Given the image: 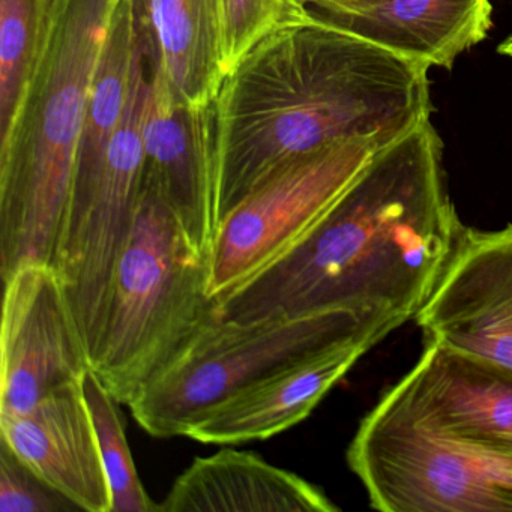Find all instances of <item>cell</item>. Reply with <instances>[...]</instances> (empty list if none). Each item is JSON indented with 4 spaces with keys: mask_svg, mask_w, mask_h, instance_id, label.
I'll use <instances>...</instances> for the list:
<instances>
[{
    "mask_svg": "<svg viewBox=\"0 0 512 512\" xmlns=\"http://www.w3.org/2000/svg\"><path fill=\"white\" fill-rule=\"evenodd\" d=\"M308 7H319V5L326 4H338V2H344V0H305Z\"/></svg>",
    "mask_w": 512,
    "mask_h": 512,
    "instance_id": "22",
    "label": "cell"
},
{
    "mask_svg": "<svg viewBox=\"0 0 512 512\" xmlns=\"http://www.w3.org/2000/svg\"><path fill=\"white\" fill-rule=\"evenodd\" d=\"M392 331L350 311L247 322L217 313L128 407L151 436L187 437L206 413L287 362L353 335L376 332L386 337Z\"/></svg>",
    "mask_w": 512,
    "mask_h": 512,
    "instance_id": "5",
    "label": "cell"
},
{
    "mask_svg": "<svg viewBox=\"0 0 512 512\" xmlns=\"http://www.w3.org/2000/svg\"><path fill=\"white\" fill-rule=\"evenodd\" d=\"M149 64L181 103L206 109L229 70L223 0H140Z\"/></svg>",
    "mask_w": 512,
    "mask_h": 512,
    "instance_id": "16",
    "label": "cell"
},
{
    "mask_svg": "<svg viewBox=\"0 0 512 512\" xmlns=\"http://www.w3.org/2000/svg\"><path fill=\"white\" fill-rule=\"evenodd\" d=\"M124 0H55L13 127L0 139V274L53 265L101 55Z\"/></svg>",
    "mask_w": 512,
    "mask_h": 512,
    "instance_id": "3",
    "label": "cell"
},
{
    "mask_svg": "<svg viewBox=\"0 0 512 512\" xmlns=\"http://www.w3.org/2000/svg\"><path fill=\"white\" fill-rule=\"evenodd\" d=\"M82 511L0 443V512Z\"/></svg>",
    "mask_w": 512,
    "mask_h": 512,
    "instance_id": "20",
    "label": "cell"
},
{
    "mask_svg": "<svg viewBox=\"0 0 512 512\" xmlns=\"http://www.w3.org/2000/svg\"><path fill=\"white\" fill-rule=\"evenodd\" d=\"M382 148L355 137L284 161L218 224L211 251L215 299L259 274L298 244Z\"/></svg>",
    "mask_w": 512,
    "mask_h": 512,
    "instance_id": "7",
    "label": "cell"
},
{
    "mask_svg": "<svg viewBox=\"0 0 512 512\" xmlns=\"http://www.w3.org/2000/svg\"><path fill=\"white\" fill-rule=\"evenodd\" d=\"M464 226L430 119L380 148L286 254L217 299L224 319L350 311L400 328L415 319Z\"/></svg>",
    "mask_w": 512,
    "mask_h": 512,
    "instance_id": "1",
    "label": "cell"
},
{
    "mask_svg": "<svg viewBox=\"0 0 512 512\" xmlns=\"http://www.w3.org/2000/svg\"><path fill=\"white\" fill-rule=\"evenodd\" d=\"M325 491L248 451L197 457L173 482L161 512H335Z\"/></svg>",
    "mask_w": 512,
    "mask_h": 512,
    "instance_id": "15",
    "label": "cell"
},
{
    "mask_svg": "<svg viewBox=\"0 0 512 512\" xmlns=\"http://www.w3.org/2000/svg\"><path fill=\"white\" fill-rule=\"evenodd\" d=\"M91 355L64 283L50 263L29 262L4 278L0 415L32 409L82 382Z\"/></svg>",
    "mask_w": 512,
    "mask_h": 512,
    "instance_id": "8",
    "label": "cell"
},
{
    "mask_svg": "<svg viewBox=\"0 0 512 512\" xmlns=\"http://www.w3.org/2000/svg\"><path fill=\"white\" fill-rule=\"evenodd\" d=\"M389 395L419 424L512 463V376L425 341Z\"/></svg>",
    "mask_w": 512,
    "mask_h": 512,
    "instance_id": "10",
    "label": "cell"
},
{
    "mask_svg": "<svg viewBox=\"0 0 512 512\" xmlns=\"http://www.w3.org/2000/svg\"><path fill=\"white\" fill-rule=\"evenodd\" d=\"M55 0H0V139L16 121L52 25Z\"/></svg>",
    "mask_w": 512,
    "mask_h": 512,
    "instance_id": "17",
    "label": "cell"
},
{
    "mask_svg": "<svg viewBox=\"0 0 512 512\" xmlns=\"http://www.w3.org/2000/svg\"><path fill=\"white\" fill-rule=\"evenodd\" d=\"M347 464L377 511H512V463L424 427L388 392L359 424Z\"/></svg>",
    "mask_w": 512,
    "mask_h": 512,
    "instance_id": "6",
    "label": "cell"
},
{
    "mask_svg": "<svg viewBox=\"0 0 512 512\" xmlns=\"http://www.w3.org/2000/svg\"><path fill=\"white\" fill-rule=\"evenodd\" d=\"M413 320L428 343L512 376V223L464 227Z\"/></svg>",
    "mask_w": 512,
    "mask_h": 512,
    "instance_id": "9",
    "label": "cell"
},
{
    "mask_svg": "<svg viewBox=\"0 0 512 512\" xmlns=\"http://www.w3.org/2000/svg\"><path fill=\"white\" fill-rule=\"evenodd\" d=\"M148 70L143 185L170 206L194 244L211 253L218 229L214 104L185 106L149 61Z\"/></svg>",
    "mask_w": 512,
    "mask_h": 512,
    "instance_id": "11",
    "label": "cell"
},
{
    "mask_svg": "<svg viewBox=\"0 0 512 512\" xmlns=\"http://www.w3.org/2000/svg\"><path fill=\"white\" fill-rule=\"evenodd\" d=\"M310 16L305 0H223L229 73L266 38Z\"/></svg>",
    "mask_w": 512,
    "mask_h": 512,
    "instance_id": "19",
    "label": "cell"
},
{
    "mask_svg": "<svg viewBox=\"0 0 512 512\" xmlns=\"http://www.w3.org/2000/svg\"><path fill=\"white\" fill-rule=\"evenodd\" d=\"M497 52H499L500 55L512 58V35L511 37L506 38V40L497 47Z\"/></svg>",
    "mask_w": 512,
    "mask_h": 512,
    "instance_id": "21",
    "label": "cell"
},
{
    "mask_svg": "<svg viewBox=\"0 0 512 512\" xmlns=\"http://www.w3.org/2000/svg\"><path fill=\"white\" fill-rule=\"evenodd\" d=\"M331 25L422 67L452 68L487 38L490 0H344L310 7Z\"/></svg>",
    "mask_w": 512,
    "mask_h": 512,
    "instance_id": "14",
    "label": "cell"
},
{
    "mask_svg": "<svg viewBox=\"0 0 512 512\" xmlns=\"http://www.w3.org/2000/svg\"><path fill=\"white\" fill-rule=\"evenodd\" d=\"M217 313L211 253L197 247L170 206L143 185L113 269L92 370L128 406Z\"/></svg>",
    "mask_w": 512,
    "mask_h": 512,
    "instance_id": "4",
    "label": "cell"
},
{
    "mask_svg": "<svg viewBox=\"0 0 512 512\" xmlns=\"http://www.w3.org/2000/svg\"><path fill=\"white\" fill-rule=\"evenodd\" d=\"M83 395L94 421L107 482H109L112 509L110 512H155L160 505L154 502L140 481L128 445L119 401L110 394L92 368L82 379Z\"/></svg>",
    "mask_w": 512,
    "mask_h": 512,
    "instance_id": "18",
    "label": "cell"
},
{
    "mask_svg": "<svg viewBox=\"0 0 512 512\" xmlns=\"http://www.w3.org/2000/svg\"><path fill=\"white\" fill-rule=\"evenodd\" d=\"M0 443L82 511L112 509L82 382L58 389L26 412L2 413Z\"/></svg>",
    "mask_w": 512,
    "mask_h": 512,
    "instance_id": "13",
    "label": "cell"
},
{
    "mask_svg": "<svg viewBox=\"0 0 512 512\" xmlns=\"http://www.w3.org/2000/svg\"><path fill=\"white\" fill-rule=\"evenodd\" d=\"M383 338L364 332L287 362L214 407L190 428L187 437L205 445H241L295 427Z\"/></svg>",
    "mask_w": 512,
    "mask_h": 512,
    "instance_id": "12",
    "label": "cell"
},
{
    "mask_svg": "<svg viewBox=\"0 0 512 512\" xmlns=\"http://www.w3.org/2000/svg\"><path fill=\"white\" fill-rule=\"evenodd\" d=\"M428 71L313 11L266 38L214 103L218 224L284 161L355 137L383 148L428 121Z\"/></svg>",
    "mask_w": 512,
    "mask_h": 512,
    "instance_id": "2",
    "label": "cell"
}]
</instances>
